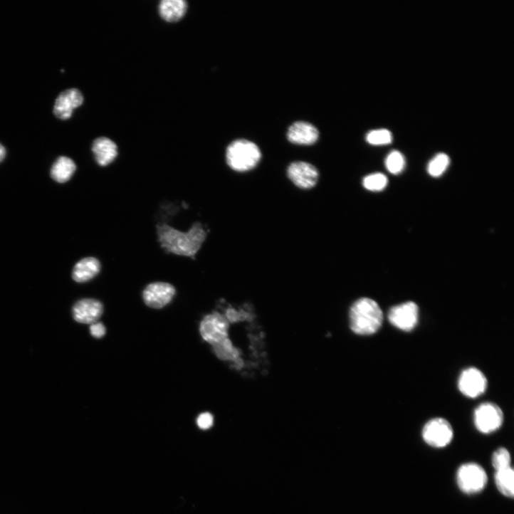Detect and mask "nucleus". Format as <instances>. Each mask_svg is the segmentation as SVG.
Listing matches in <instances>:
<instances>
[{"label": "nucleus", "mask_w": 514, "mask_h": 514, "mask_svg": "<svg viewBox=\"0 0 514 514\" xmlns=\"http://www.w3.org/2000/svg\"><path fill=\"white\" fill-rule=\"evenodd\" d=\"M229 322L219 313L206 316L200 324V334L204 341L214 345L228 338Z\"/></svg>", "instance_id": "nucleus-7"}, {"label": "nucleus", "mask_w": 514, "mask_h": 514, "mask_svg": "<svg viewBox=\"0 0 514 514\" xmlns=\"http://www.w3.org/2000/svg\"><path fill=\"white\" fill-rule=\"evenodd\" d=\"M102 264L94 256H88L80 261L74 267L73 278L78 283H88L96 278L101 272Z\"/></svg>", "instance_id": "nucleus-16"}, {"label": "nucleus", "mask_w": 514, "mask_h": 514, "mask_svg": "<svg viewBox=\"0 0 514 514\" xmlns=\"http://www.w3.org/2000/svg\"><path fill=\"white\" fill-rule=\"evenodd\" d=\"M450 164V159L446 154L440 153L435 156L429 163L428 173L434 177L441 176Z\"/></svg>", "instance_id": "nucleus-21"}, {"label": "nucleus", "mask_w": 514, "mask_h": 514, "mask_svg": "<svg viewBox=\"0 0 514 514\" xmlns=\"http://www.w3.org/2000/svg\"><path fill=\"white\" fill-rule=\"evenodd\" d=\"M288 176L298 187L310 189L317 185L320 174L313 164L306 162H295L288 167Z\"/></svg>", "instance_id": "nucleus-11"}, {"label": "nucleus", "mask_w": 514, "mask_h": 514, "mask_svg": "<svg viewBox=\"0 0 514 514\" xmlns=\"http://www.w3.org/2000/svg\"><path fill=\"white\" fill-rule=\"evenodd\" d=\"M318 130L306 122H297L288 130V140L297 145H310L315 143L319 138Z\"/></svg>", "instance_id": "nucleus-15"}, {"label": "nucleus", "mask_w": 514, "mask_h": 514, "mask_svg": "<svg viewBox=\"0 0 514 514\" xmlns=\"http://www.w3.org/2000/svg\"><path fill=\"white\" fill-rule=\"evenodd\" d=\"M158 242L168 254L194 259L207 238V231L199 221L187 231H181L166 224L156 226Z\"/></svg>", "instance_id": "nucleus-1"}, {"label": "nucleus", "mask_w": 514, "mask_h": 514, "mask_svg": "<svg viewBox=\"0 0 514 514\" xmlns=\"http://www.w3.org/2000/svg\"><path fill=\"white\" fill-rule=\"evenodd\" d=\"M383 313L374 300L364 298L357 300L350 310V324L352 331L360 336L377 333L383 323Z\"/></svg>", "instance_id": "nucleus-2"}, {"label": "nucleus", "mask_w": 514, "mask_h": 514, "mask_svg": "<svg viewBox=\"0 0 514 514\" xmlns=\"http://www.w3.org/2000/svg\"><path fill=\"white\" fill-rule=\"evenodd\" d=\"M77 169L75 162L67 157H61L54 163L51 169V176L59 183L68 182Z\"/></svg>", "instance_id": "nucleus-18"}, {"label": "nucleus", "mask_w": 514, "mask_h": 514, "mask_svg": "<svg viewBox=\"0 0 514 514\" xmlns=\"http://www.w3.org/2000/svg\"><path fill=\"white\" fill-rule=\"evenodd\" d=\"M84 103L82 93L75 88L68 89L61 93L56 100L53 112L63 120L70 119L75 109Z\"/></svg>", "instance_id": "nucleus-12"}, {"label": "nucleus", "mask_w": 514, "mask_h": 514, "mask_svg": "<svg viewBox=\"0 0 514 514\" xmlns=\"http://www.w3.org/2000/svg\"><path fill=\"white\" fill-rule=\"evenodd\" d=\"M422 436L428 445L434 448H444L451 442L453 431L446 419L435 418L425 424Z\"/></svg>", "instance_id": "nucleus-6"}, {"label": "nucleus", "mask_w": 514, "mask_h": 514, "mask_svg": "<svg viewBox=\"0 0 514 514\" xmlns=\"http://www.w3.org/2000/svg\"><path fill=\"white\" fill-rule=\"evenodd\" d=\"M364 187L372 192L383 190L388 184L387 177L382 173H374L365 177L362 182Z\"/></svg>", "instance_id": "nucleus-22"}, {"label": "nucleus", "mask_w": 514, "mask_h": 514, "mask_svg": "<svg viewBox=\"0 0 514 514\" xmlns=\"http://www.w3.org/2000/svg\"><path fill=\"white\" fill-rule=\"evenodd\" d=\"M212 347L214 352L219 359L235 362L238 366L240 365V350L233 346L229 338L212 345Z\"/></svg>", "instance_id": "nucleus-20"}, {"label": "nucleus", "mask_w": 514, "mask_h": 514, "mask_svg": "<svg viewBox=\"0 0 514 514\" xmlns=\"http://www.w3.org/2000/svg\"><path fill=\"white\" fill-rule=\"evenodd\" d=\"M495 483L498 490L505 496L513 498L514 495V472L510 466L496 471Z\"/></svg>", "instance_id": "nucleus-19"}, {"label": "nucleus", "mask_w": 514, "mask_h": 514, "mask_svg": "<svg viewBox=\"0 0 514 514\" xmlns=\"http://www.w3.org/2000/svg\"><path fill=\"white\" fill-rule=\"evenodd\" d=\"M6 156V148L0 144V162H1Z\"/></svg>", "instance_id": "nucleus-28"}, {"label": "nucleus", "mask_w": 514, "mask_h": 514, "mask_svg": "<svg viewBox=\"0 0 514 514\" xmlns=\"http://www.w3.org/2000/svg\"><path fill=\"white\" fill-rule=\"evenodd\" d=\"M503 422V413L495 404L486 402L480 404L474 411V424L482 434L497 431Z\"/></svg>", "instance_id": "nucleus-5"}, {"label": "nucleus", "mask_w": 514, "mask_h": 514, "mask_svg": "<svg viewBox=\"0 0 514 514\" xmlns=\"http://www.w3.org/2000/svg\"><path fill=\"white\" fill-rule=\"evenodd\" d=\"M176 295L175 288L165 282L149 284L143 291L145 303L153 309H162L169 305Z\"/></svg>", "instance_id": "nucleus-10"}, {"label": "nucleus", "mask_w": 514, "mask_h": 514, "mask_svg": "<svg viewBox=\"0 0 514 514\" xmlns=\"http://www.w3.org/2000/svg\"><path fill=\"white\" fill-rule=\"evenodd\" d=\"M386 167L393 174L401 173L405 167V159L399 151H393L387 156L385 161Z\"/></svg>", "instance_id": "nucleus-23"}, {"label": "nucleus", "mask_w": 514, "mask_h": 514, "mask_svg": "<svg viewBox=\"0 0 514 514\" xmlns=\"http://www.w3.org/2000/svg\"><path fill=\"white\" fill-rule=\"evenodd\" d=\"M510 454L505 448H499L492 456V465L496 471L510 467Z\"/></svg>", "instance_id": "nucleus-25"}, {"label": "nucleus", "mask_w": 514, "mask_h": 514, "mask_svg": "<svg viewBox=\"0 0 514 514\" xmlns=\"http://www.w3.org/2000/svg\"><path fill=\"white\" fill-rule=\"evenodd\" d=\"M367 141L372 145H386L392 142V135L386 129L372 130L367 134Z\"/></svg>", "instance_id": "nucleus-24"}, {"label": "nucleus", "mask_w": 514, "mask_h": 514, "mask_svg": "<svg viewBox=\"0 0 514 514\" xmlns=\"http://www.w3.org/2000/svg\"><path fill=\"white\" fill-rule=\"evenodd\" d=\"M187 11V4L184 0H163L159 6L160 16L168 23L180 21Z\"/></svg>", "instance_id": "nucleus-17"}, {"label": "nucleus", "mask_w": 514, "mask_h": 514, "mask_svg": "<svg viewBox=\"0 0 514 514\" xmlns=\"http://www.w3.org/2000/svg\"><path fill=\"white\" fill-rule=\"evenodd\" d=\"M419 310L413 302H407L393 307L388 313L390 323L396 328L404 331H412L419 321Z\"/></svg>", "instance_id": "nucleus-8"}, {"label": "nucleus", "mask_w": 514, "mask_h": 514, "mask_svg": "<svg viewBox=\"0 0 514 514\" xmlns=\"http://www.w3.org/2000/svg\"><path fill=\"white\" fill-rule=\"evenodd\" d=\"M103 313V304L94 299H84L78 302L73 310L75 320L81 324L98 322Z\"/></svg>", "instance_id": "nucleus-13"}, {"label": "nucleus", "mask_w": 514, "mask_h": 514, "mask_svg": "<svg viewBox=\"0 0 514 514\" xmlns=\"http://www.w3.org/2000/svg\"><path fill=\"white\" fill-rule=\"evenodd\" d=\"M488 381L479 369L470 367L463 370L458 379V387L461 394L466 397L475 399L486 390Z\"/></svg>", "instance_id": "nucleus-9"}, {"label": "nucleus", "mask_w": 514, "mask_h": 514, "mask_svg": "<svg viewBox=\"0 0 514 514\" xmlns=\"http://www.w3.org/2000/svg\"><path fill=\"white\" fill-rule=\"evenodd\" d=\"M262 158L258 146L246 140L232 142L226 151V162L234 171L245 172L255 168Z\"/></svg>", "instance_id": "nucleus-3"}, {"label": "nucleus", "mask_w": 514, "mask_h": 514, "mask_svg": "<svg viewBox=\"0 0 514 514\" xmlns=\"http://www.w3.org/2000/svg\"><path fill=\"white\" fill-rule=\"evenodd\" d=\"M456 477L459 489L466 494H474L482 491L488 482L485 470L476 463L461 465L458 469Z\"/></svg>", "instance_id": "nucleus-4"}, {"label": "nucleus", "mask_w": 514, "mask_h": 514, "mask_svg": "<svg viewBox=\"0 0 514 514\" xmlns=\"http://www.w3.org/2000/svg\"><path fill=\"white\" fill-rule=\"evenodd\" d=\"M213 416L208 412L200 414L197 419V425L201 429H208L213 425Z\"/></svg>", "instance_id": "nucleus-26"}, {"label": "nucleus", "mask_w": 514, "mask_h": 514, "mask_svg": "<svg viewBox=\"0 0 514 514\" xmlns=\"http://www.w3.org/2000/svg\"><path fill=\"white\" fill-rule=\"evenodd\" d=\"M92 151L96 162L103 167L112 164L118 156L117 145L114 141L105 137L97 138L93 142Z\"/></svg>", "instance_id": "nucleus-14"}, {"label": "nucleus", "mask_w": 514, "mask_h": 514, "mask_svg": "<svg viewBox=\"0 0 514 514\" xmlns=\"http://www.w3.org/2000/svg\"><path fill=\"white\" fill-rule=\"evenodd\" d=\"M90 333L94 337L100 339L105 335L106 329L102 323L96 322L91 325Z\"/></svg>", "instance_id": "nucleus-27"}]
</instances>
